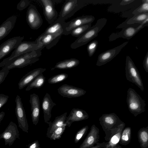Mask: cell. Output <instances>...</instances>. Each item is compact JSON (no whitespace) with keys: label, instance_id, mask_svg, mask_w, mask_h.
<instances>
[{"label":"cell","instance_id":"cell-33","mask_svg":"<svg viewBox=\"0 0 148 148\" xmlns=\"http://www.w3.org/2000/svg\"><path fill=\"white\" fill-rule=\"evenodd\" d=\"M68 77V75L66 73H60L53 76L49 78L48 82L51 84H56L65 80Z\"/></svg>","mask_w":148,"mask_h":148},{"label":"cell","instance_id":"cell-45","mask_svg":"<svg viewBox=\"0 0 148 148\" xmlns=\"http://www.w3.org/2000/svg\"><path fill=\"white\" fill-rule=\"evenodd\" d=\"M116 148H122L119 145Z\"/></svg>","mask_w":148,"mask_h":148},{"label":"cell","instance_id":"cell-26","mask_svg":"<svg viewBox=\"0 0 148 148\" xmlns=\"http://www.w3.org/2000/svg\"><path fill=\"white\" fill-rule=\"evenodd\" d=\"M64 21L58 18L51 24L46 29L45 31L40 36L47 34H60L62 35L64 31Z\"/></svg>","mask_w":148,"mask_h":148},{"label":"cell","instance_id":"cell-23","mask_svg":"<svg viewBox=\"0 0 148 148\" xmlns=\"http://www.w3.org/2000/svg\"><path fill=\"white\" fill-rule=\"evenodd\" d=\"M62 35L60 34H47L39 36L36 40L39 41L44 47L49 49L57 43Z\"/></svg>","mask_w":148,"mask_h":148},{"label":"cell","instance_id":"cell-41","mask_svg":"<svg viewBox=\"0 0 148 148\" xmlns=\"http://www.w3.org/2000/svg\"><path fill=\"white\" fill-rule=\"evenodd\" d=\"M40 147V144L38 140L34 141L30 143L27 148H38Z\"/></svg>","mask_w":148,"mask_h":148},{"label":"cell","instance_id":"cell-40","mask_svg":"<svg viewBox=\"0 0 148 148\" xmlns=\"http://www.w3.org/2000/svg\"><path fill=\"white\" fill-rule=\"evenodd\" d=\"M143 66L146 73H148V51L143 61Z\"/></svg>","mask_w":148,"mask_h":148},{"label":"cell","instance_id":"cell-39","mask_svg":"<svg viewBox=\"0 0 148 148\" xmlns=\"http://www.w3.org/2000/svg\"><path fill=\"white\" fill-rule=\"evenodd\" d=\"M8 98V95L0 94V108L7 102Z\"/></svg>","mask_w":148,"mask_h":148},{"label":"cell","instance_id":"cell-10","mask_svg":"<svg viewBox=\"0 0 148 148\" xmlns=\"http://www.w3.org/2000/svg\"><path fill=\"white\" fill-rule=\"evenodd\" d=\"M27 23L31 28L36 30L42 25L43 21L36 7L32 4L28 8L26 13Z\"/></svg>","mask_w":148,"mask_h":148},{"label":"cell","instance_id":"cell-37","mask_svg":"<svg viewBox=\"0 0 148 148\" xmlns=\"http://www.w3.org/2000/svg\"><path fill=\"white\" fill-rule=\"evenodd\" d=\"M98 44V41L94 40L88 45L87 50L89 56L90 57L93 55L97 49Z\"/></svg>","mask_w":148,"mask_h":148},{"label":"cell","instance_id":"cell-43","mask_svg":"<svg viewBox=\"0 0 148 148\" xmlns=\"http://www.w3.org/2000/svg\"><path fill=\"white\" fill-rule=\"evenodd\" d=\"M134 1V0H123L121 1L120 4L121 5H125L129 4Z\"/></svg>","mask_w":148,"mask_h":148},{"label":"cell","instance_id":"cell-46","mask_svg":"<svg viewBox=\"0 0 148 148\" xmlns=\"http://www.w3.org/2000/svg\"><path fill=\"white\" fill-rule=\"evenodd\" d=\"M38 148H41V147H39Z\"/></svg>","mask_w":148,"mask_h":148},{"label":"cell","instance_id":"cell-35","mask_svg":"<svg viewBox=\"0 0 148 148\" xmlns=\"http://www.w3.org/2000/svg\"><path fill=\"white\" fill-rule=\"evenodd\" d=\"M66 126V125H64L56 129L51 133L49 138L53 140L59 139L64 132Z\"/></svg>","mask_w":148,"mask_h":148},{"label":"cell","instance_id":"cell-28","mask_svg":"<svg viewBox=\"0 0 148 148\" xmlns=\"http://www.w3.org/2000/svg\"><path fill=\"white\" fill-rule=\"evenodd\" d=\"M138 138L141 148H148V126L143 127L139 130Z\"/></svg>","mask_w":148,"mask_h":148},{"label":"cell","instance_id":"cell-36","mask_svg":"<svg viewBox=\"0 0 148 148\" xmlns=\"http://www.w3.org/2000/svg\"><path fill=\"white\" fill-rule=\"evenodd\" d=\"M89 127L88 125L83 127L76 133L74 138L75 143H78L86 134Z\"/></svg>","mask_w":148,"mask_h":148},{"label":"cell","instance_id":"cell-44","mask_svg":"<svg viewBox=\"0 0 148 148\" xmlns=\"http://www.w3.org/2000/svg\"><path fill=\"white\" fill-rule=\"evenodd\" d=\"M5 115V113L3 111L0 112V125L1 121L3 120Z\"/></svg>","mask_w":148,"mask_h":148},{"label":"cell","instance_id":"cell-22","mask_svg":"<svg viewBox=\"0 0 148 148\" xmlns=\"http://www.w3.org/2000/svg\"><path fill=\"white\" fill-rule=\"evenodd\" d=\"M56 105V103L53 101L50 95L46 93L43 98L42 105L45 123H47L50 121L51 117L52 109Z\"/></svg>","mask_w":148,"mask_h":148},{"label":"cell","instance_id":"cell-29","mask_svg":"<svg viewBox=\"0 0 148 148\" xmlns=\"http://www.w3.org/2000/svg\"><path fill=\"white\" fill-rule=\"evenodd\" d=\"M46 81V78L43 74L37 76L27 86L25 90L28 91L33 88L39 89L42 87L44 85Z\"/></svg>","mask_w":148,"mask_h":148},{"label":"cell","instance_id":"cell-3","mask_svg":"<svg viewBox=\"0 0 148 148\" xmlns=\"http://www.w3.org/2000/svg\"><path fill=\"white\" fill-rule=\"evenodd\" d=\"M126 102L130 112L135 117L145 111L144 100L135 90L129 88L127 91Z\"/></svg>","mask_w":148,"mask_h":148},{"label":"cell","instance_id":"cell-11","mask_svg":"<svg viewBox=\"0 0 148 148\" xmlns=\"http://www.w3.org/2000/svg\"><path fill=\"white\" fill-rule=\"evenodd\" d=\"M19 133L17 125L11 121L5 130L0 134V139H3L5 145L11 146L19 137Z\"/></svg>","mask_w":148,"mask_h":148},{"label":"cell","instance_id":"cell-1","mask_svg":"<svg viewBox=\"0 0 148 148\" xmlns=\"http://www.w3.org/2000/svg\"><path fill=\"white\" fill-rule=\"evenodd\" d=\"M107 19L106 18L99 19L96 24L82 35L77 38L71 45L72 49H76L86 44L98 35V33L104 27L106 23Z\"/></svg>","mask_w":148,"mask_h":148},{"label":"cell","instance_id":"cell-8","mask_svg":"<svg viewBox=\"0 0 148 148\" xmlns=\"http://www.w3.org/2000/svg\"><path fill=\"white\" fill-rule=\"evenodd\" d=\"M95 20V18L93 16L84 15L77 17L69 22H65L63 35H69L73 29L87 24L92 23Z\"/></svg>","mask_w":148,"mask_h":148},{"label":"cell","instance_id":"cell-42","mask_svg":"<svg viewBox=\"0 0 148 148\" xmlns=\"http://www.w3.org/2000/svg\"><path fill=\"white\" fill-rule=\"evenodd\" d=\"M106 144V142H103L102 143H97L96 145L89 148H103Z\"/></svg>","mask_w":148,"mask_h":148},{"label":"cell","instance_id":"cell-2","mask_svg":"<svg viewBox=\"0 0 148 148\" xmlns=\"http://www.w3.org/2000/svg\"><path fill=\"white\" fill-rule=\"evenodd\" d=\"M43 48L29 52L19 56L8 62L5 66L9 70L15 68H22L34 63L39 60Z\"/></svg>","mask_w":148,"mask_h":148},{"label":"cell","instance_id":"cell-27","mask_svg":"<svg viewBox=\"0 0 148 148\" xmlns=\"http://www.w3.org/2000/svg\"><path fill=\"white\" fill-rule=\"evenodd\" d=\"M79 63L78 60L75 58L65 60L57 63L54 67L51 68V70L55 69H71L77 66Z\"/></svg>","mask_w":148,"mask_h":148},{"label":"cell","instance_id":"cell-12","mask_svg":"<svg viewBox=\"0 0 148 148\" xmlns=\"http://www.w3.org/2000/svg\"><path fill=\"white\" fill-rule=\"evenodd\" d=\"M128 43V42H125L116 47L100 53L98 56L96 65L98 66H101L111 61L119 53Z\"/></svg>","mask_w":148,"mask_h":148},{"label":"cell","instance_id":"cell-7","mask_svg":"<svg viewBox=\"0 0 148 148\" xmlns=\"http://www.w3.org/2000/svg\"><path fill=\"white\" fill-rule=\"evenodd\" d=\"M125 71L127 79L135 84L143 92L144 88L139 72L131 58L128 56L126 57Z\"/></svg>","mask_w":148,"mask_h":148},{"label":"cell","instance_id":"cell-32","mask_svg":"<svg viewBox=\"0 0 148 148\" xmlns=\"http://www.w3.org/2000/svg\"><path fill=\"white\" fill-rule=\"evenodd\" d=\"M148 18V12L134 15L128 19L127 22V25L132 24H141L144 21Z\"/></svg>","mask_w":148,"mask_h":148},{"label":"cell","instance_id":"cell-13","mask_svg":"<svg viewBox=\"0 0 148 148\" xmlns=\"http://www.w3.org/2000/svg\"><path fill=\"white\" fill-rule=\"evenodd\" d=\"M148 25V18L141 24L136 25H127L118 33L116 34V38H121L129 40L133 37L139 31Z\"/></svg>","mask_w":148,"mask_h":148},{"label":"cell","instance_id":"cell-18","mask_svg":"<svg viewBox=\"0 0 148 148\" xmlns=\"http://www.w3.org/2000/svg\"><path fill=\"white\" fill-rule=\"evenodd\" d=\"M29 102L31 106L32 119L33 124L38 123L40 113V102L38 95L35 94H31Z\"/></svg>","mask_w":148,"mask_h":148},{"label":"cell","instance_id":"cell-24","mask_svg":"<svg viewBox=\"0 0 148 148\" xmlns=\"http://www.w3.org/2000/svg\"><path fill=\"white\" fill-rule=\"evenodd\" d=\"M17 19L16 15L8 18L0 25V40L7 36L14 27Z\"/></svg>","mask_w":148,"mask_h":148},{"label":"cell","instance_id":"cell-5","mask_svg":"<svg viewBox=\"0 0 148 148\" xmlns=\"http://www.w3.org/2000/svg\"><path fill=\"white\" fill-rule=\"evenodd\" d=\"M99 123L105 133V140L108 141L113 130L123 123L119 117L114 113L102 114L99 119Z\"/></svg>","mask_w":148,"mask_h":148},{"label":"cell","instance_id":"cell-19","mask_svg":"<svg viewBox=\"0 0 148 148\" xmlns=\"http://www.w3.org/2000/svg\"><path fill=\"white\" fill-rule=\"evenodd\" d=\"M88 118V114L84 110L74 108L71 110L67 117L65 124L66 126L70 127L73 123L86 120Z\"/></svg>","mask_w":148,"mask_h":148},{"label":"cell","instance_id":"cell-20","mask_svg":"<svg viewBox=\"0 0 148 148\" xmlns=\"http://www.w3.org/2000/svg\"><path fill=\"white\" fill-rule=\"evenodd\" d=\"M45 68H42L34 69L29 72L20 80L18 84V87L21 90L27 86L37 76L42 74L46 70Z\"/></svg>","mask_w":148,"mask_h":148},{"label":"cell","instance_id":"cell-16","mask_svg":"<svg viewBox=\"0 0 148 148\" xmlns=\"http://www.w3.org/2000/svg\"><path fill=\"white\" fill-rule=\"evenodd\" d=\"M59 94L63 97L76 98L84 95L86 91L84 89L67 84L62 85L58 89Z\"/></svg>","mask_w":148,"mask_h":148},{"label":"cell","instance_id":"cell-4","mask_svg":"<svg viewBox=\"0 0 148 148\" xmlns=\"http://www.w3.org/2000/svg\"><path fill=\"white\" fill-rule=\"evenodd\" d=\"M44 48L42 44L36 39L35 41H22L9 57L0 63V67H4L8 62L20 55Z\"/></svg>","mask_w":148,"mask_h":148},{"label":"cell","instance_id":"cell-34","mask_svg":"<svg viewBox=\"0 0 148 148\" xmlns=\"http://www.w3.org/2000/svg\"><path fill=\"white\" fill-rule=\"evenodd\" d=\"M142 3L132 12L134 15L148 12V0H142Z\"/></svg>","mask_w":148,"mask_h":148},{"label":"cell","instance_id":"cell-17","mask_svg":"<svg viewBox=\"0 0 148 148\" xmlns=\"http://www.w3.org/2000/svg\"><path fill=\"white\" fill-rule=\"evenodd\" d=\"M99 129L95 125H92L89 133L79 148H89L96 144L99 140Z\"/></svg>","mask_w":148,"mask_h":148},{"label":"cell","instance_id":"cell-30","mask_svg":"<svg viewBox=\"0 0 148 148\" xmlns=\"http://www.w3.org/2000/svg\"><path fill=\"white\" fill-rule=\"evenodd\" d=\"M131 133L130 127H125L122 132L119 143L124 146L129 144L131 139Z\"/></svg>","mask_w":148,"mask_h":148},{"label":"cell","instance_id":"cell-6","mask_svg":"<svg viewBox=\"0 0 148 148\" xmlns=\"http://www.w3.org/2000/svg\"><path fill=\"white\" fill-rule=\"evenodd\" d=\"M89 3V1L88 0H66L62 6L58 18L64 21Z\"/></svg>","mask_w":148,"mask_h":148},{"label":"cell","instance_id":"cell-14","mask_svg":"<svg viewBox=\"0 0 148 148\" xmlns=\"http://www.w3.org/2000/svg\"><path fill=\"white\" fill-rule=\"evenodd\" d=\"M38 1L43 7L45 19L49 24H51L58 16L57 12L54 7L55 1L52 0H39Z\"/></svg>","mask_w":148,"mask_h":148},{"label":"cell","instance_id":"cell-31","mask_svg":"<svg viewBox=\"0 0 148 148\" xmlns=\"http://www.w3.org/2000/svg\"><path fill=\"white\" fill-rule=\"evenodd\" d=\"M91 27V23L87 24L78 27L72 30L70 34L73 36L77 38L82 35Z\"/></svg>","mask_w":148,"mask_h":148},{"label":"cell","instance_id":"cell-9","mask_svg":"<svg viewBox=\"0 0 148 148\" xmlns=\"http://www.w3.org/2000/svg\"><path fill=\"white\" fill-rule=\"evenodd\" d=\"M15 101L16 104L15 112L18 127L23 132L28 133L29 125L21 99L19 95L16 96Z\"/></svg>","mask_w":148,"mask_h":148},{"label":"cell","instance_id":"cell-21","mask_svg":"<svg viewBox=\"0 0 148 148\" xmlns=\"http://www.w3.org/2000/svg\"><path fill=\"white\" fill-rule=\"evenodd\" d=\"M125 126V123L123 122L113 130L109 140L106 142L103 148H116L119 145L122 132Z\"/></svg>","mask_w":148,"mask_h":148},{"label":"cell","instance_id":"cell-38","mask_svg":"<svg viewBox=\"0 0 148 148\" xmlns=\"http://www.w3.org/2000/svg\"><path fill=\"white\" fill-rule=\"evenodd\" d=\"M9 72V70L6 66L0 71V85L5 80Z\"/></svg>","mask_w":148,"mask_h":148},{"label":"cell","instance_id":"cell-15","mask_svg":"<svg viewBox=\"0 0 148 148\" xmlns=\"http://www.w3.org/2000/svg\"><path fill=\"white\" fill-rule=\"evenodd\" d=\"M24 36H16L8 39L0 45V60L15 49L22 42Z\"/></svg>","mask_w":148,"mask_h":148},{"label":"cell","instance_id":"cell-25","mask_svg":"<svg viewBox=\"0 0 148 148\" xmlns=\"http://www.w3.org/2000/svg\"><path fill=\"white\" fill-rule=\"evenodd\" d=\"M67 114V113L66 112L59 116L56 117L53 122L49 121L47 122V123L49 126L46 134L47 137L49 138L51 133L57 128L66 125L65 122Z\"/></svg>","mask_w":148,"mask_h":148}]
</instances>
